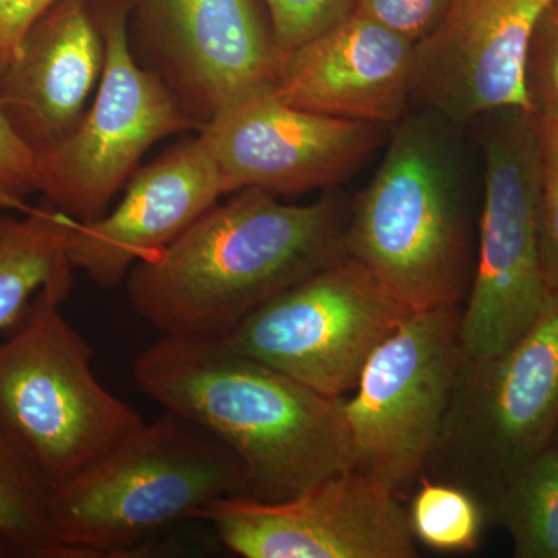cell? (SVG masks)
I'll return each mask as SVG.
<instances>
[{
    "instance_id": "6da1fadb",
    "label": "cell",
    "mask_w": 558,
    "mask_h": 558,
    "mask_svg": "<svg viewBox=\"0 0 558 558\" xmlns=\"http://www.w3.org/2000/svg\"><path fill=\"white\" fill-rule=\"evenodd\" d=\"M132 373L143 395L236 454L242 497L284 501L354 468L344 398L319 395L220 339L160 336Z\"/></svg>"
},
{
    "instance_id": "7a4b0ae2",
    "label": "cell",
    "mask_w": 558,
    "mask_h": 558,
    "mask_svg": "<svg viewBox=\"0 0 558 558\" xmlns=\"http://www.w3.org/2000/svg\"><path fill=\"white\" fill-rule=\"evenodd\" d=\"M340 197L282 204L260 189L216 204L128 275L132 310L160 336L222 339L245 315L347 253Z\"/></svg>"
},
{
    "instance_id": "3957f363",
    "label": "cell",
    "mask_w": 558,
    "mask_h": 558,
    "mask_svg": "<svg viewBox=\"0 0 558 558\" xmlns=\"http://www.w3.org/2000/svg\"><path fill=\"white\" fill-rule=\"evenodd\" d=\"M454 130L429 110L403 117L349 213L348 255L410 312L462 306L472 284V219Z\"/></svg>"
},
{
    "instance_id": "277c9868",
    "label": "cell",
    "mask_w": 558,
    "mask_h": 558,
    "mask_svg": "<svg viewBox=\"0 0 558 558\" xmlns=\"http://www.w3.org/2000/svg\"><path fill=\"white\" fill-rule=\"evenodd\" d=\"M236 495H245L236 454L190 418L165 410L97 464L50 487L49 513L80 558L123 557Z\"/></svg>"
},
{
    "instance_id": "5b68a950",
    "label": "cell",
    "mask_w": 558,
    "mask_h": 558,
    "mask_svg": "<svg viewBox=\"0 0 558 558\" xmlns=\"http://www.w3.org/2000/svg\"><path fill=\"white\" fill-rule=\"evenodd\" d=\"M68 295L40 290L0 341V433L49 488L97 464L145 425L95 376L89 343L61 312Z\"/></svg>"
},
{
    "instance_id": "8992f818",
    "label": "cell",
    "mask_w": 558,
    "mask_h": 558,
    "mask_svg": "<svg viewBox=\"0 0 558 558\" xmlns=\"http://www.w3.org/2000/svg\"><path fill=\"white\" fill-rule=\"evenodd\" d=\"M558 429V292L512 347L462 354L422 476L457 484L490 508L499 490L553 446Z\"/></svg>"
},
{
    "instance_id": "52a82bcc",
    "label": "cell",
    "mask_w": 558,
    "mask_h": 558,
    "mask_svg": "<svg viewBox=\"0 0 558 558\" xmlns=\"http://www.w3.org/2000/svg\"><path fill=\"white\" fill-rule=\"evenodd\" d=\"M497 116L481 140L486 171L478 253L459 329L470 359L512 347L550 296L538 244V120L521 109Z\"/></svg>"
},
{
    "instance_id": "ba28073f",
    "label": "cell",
    "mask_w": 558,
    "mask_h": 558,
    "mask_svg": "<svg viewBox=\"0 0 558 558\" xmlns=\"http://www.w3.org/2000/svg\"><path fill=\"white\" fill-rule=\"evenodd\" d=\"M409 312L343 253L250 312L220 340L319 395L344 398Z\"/></svg>"
},
{
    "instance_id": "9c48e42d",
    "label": "cell",
    "mask_w": 558,
    "mask_h": 558,
    "mask_svg": "<svg viewBox=\"0 0 558 558\" xmlns=\"http://www.w3.org/2000/svg\"><path fill=\"white\" fill-rule=\"evenodd\" d=\"M462 306L409 312L369 355L344 413L354 470L402 497L424 473L459 363Z\"/></svg>"
},
{
    "instance_id": "30bf717a",
    "label": "cell",
    "mask_w": 558,
    "mask_h": 558,
    "mask_svg": "<svg viewBox=\"0 0 558 558\" xmlns=\"http://www.w3.org/2000/svg\"><path fill=\"white\" fill-rule=\"evenodd\" d=\"M98 22L106 54L94 101L68 137L38 156L39 193L80 222L108 213L159 140L196 128L163 80L135 58L128 7L106 10Z\"/></svg>"
},
{
    "instance_id": "8fae6325",
    "label": "cell",
    "mask_w": 558,
    "mask_h": 558,
    "mask_svg": "<svg viewBox=\"0 0 558 558\" xmlns=\"http://www.w3.org/2000/svg\"><path fill=\"white\" fill-rule=\"evenodd\" d=\"M201 521L245 558H416V538L400 497L349 469L284 501L219 499Z\"/></svg>"
},
{
    "instance_id": "7c38bea8",
    "label": "cell",
    "mask_w": 558,
    "mask_h": 558,
    "mask_svg": "<svg viewBox=\"0 0 558 558\" xmlns=\"http://www.w3.org/2000/svg\"><path fill=\"white\" fill-rule=\"evenodd\" d=\"M385 128L295 108L266 90L222 110L197 135L223 193L301 194L343 182L379 148Z\"/></svg>"
},
{
    "instance_id": "4fadbf2b",
    "label": "cell",
    "mask_w": 558,
    "mask_h": 558,
    "mask_svg": "<svg viewBox=\"0 0 558 558\" xmlns=\"http://www.w3.org/2000/svg\"><path fill=\"white\" fill-rule=\"evenodd\" d=\"M146 68L170 87L196 130L271 90L279 51L253 0H138Z\"/></svg>"
},
{
    "instance_id": "5bb4252c",
    "label": "cell",
    "mask_w": 558,
    "mask_h": 558,
    "mask_svg": "<svg viewBox=\"0 0 558 558\" xmlns=\"http://www.w3.org/2000/svg\"><path fill=\"white\" fill-rule=\"evenodd\" d=\"M554 0H451L414 46L411 100L459 128L498 110L531 113L526 57Z\"/></svg>"
},
{
    "instance_id": "9a60e30c",
    "label": "cell",
    "mask_w": 558,
    "mask_h": 558,
    "mask_svg": "<svg viewBox=\"0 0 558 558\" xmlns=\"http://www.w3.org/2000/svg\"><path fill=\"white\" fill-rule=\"evenodd\" d=\"M223 194L215 161L199 135L182 140L134 172L123 201L112 211L76 222L70 264L98 288H119L135 264L159 256Z\"/></svg>"
},
{
    "instance_id": "2e32d148",
    "label": "cell",
    "mask_w": 558,
    "mask_h": 558,
    "mask_svg": "<svg viewBox=\"0 0 558 558\" xmlns=\"http://www.w3.org/2000/svg\"><path fill=\"white\" fill-rule=\"evenodd\" d=\"M414 46L354 11L318 38L281 54L271 94L323 116L399 123L411 101Z\"/></svg>"
},
{
    "instance_id": "e0dca14e",
    "label": "cell",
    "mask_w": 558,
    "mask_h": 558,
    "mask_svg": "<svg viewBox=\"0 0 558 558\" xmlns=\"http://www.w3.org/2000/svg\"><path fill=\"white\" fill-rule=\"evenodd\" d=\"M105 54L100 22L87 0H58L22 40L0 81V106L38 156L86 116Z\"/></svg>"
},
{
    "instance_id": "ac0fdd59",
    "label": "cell",
    "mask_w": 558,
    "mask_h": 558,
    "mask_svg": "<svg viewBox=\"0 0 558 558\" xmlns=\"http://www.w3.org/2000/svg\"><path fill=\"white\" fill-rule=\"evenodd\" d=\"M78 220L49 202L0 216V330L16 328L32 301L46 288L72 289L69 244Z\"/></svg>"
},
{
    "instance_id": "d6986e66",
    "label": "cell",
    "mask_w": 558,
    "mask_h": 558,
    "mask_svg": "<svg viewBox=\"0 0 558 558\" xmlns=\"http://www.w3.org/2000/svg\"><path fill=\"white\" fill-rule=\"evenodd\" d=\"M487 523L508 531L515 558H558V453L553 446L499 490Z\"/></svg>"
},
{
    "instance_id": "ffe728a7",
    "label": "cell",
    "mask_w": 558,
    "mask_h": 558,
    "mask_svg": "<svg viewBox=\"0 0 558 558\" xmlns=\"http://www.w3.org/2000/svg\"><path fill=\"white\" fill-rule=\"evenodd\" d=\"M0 557L80 558L51 524L49 487L0 433Z\"/></svg>"
},
{
    "instance_id": "44dd1931",
    "label": "cell",
    "mask_w": 558,
    "mask_h": 558,
    "mask_svg": "<svg viewBox=\"0 0 558 558\" xmlns=\"http://www.w3.org/2000/svg\"><path fill=\"white\" fill-rule=\"evenodd\" d=\"M411 497L409 519L416 542L440 554L478 548L487 517L478 499L465 488L421 476Z\"/></svg>"
},
{
    "instance_id": "7402d4cb",
    "label": "cell",
    "mask_w": 558,
    "mask_h": 558,
    "mask_svg": "<svg viewBox=\"0 0 558 558\" xmlns=\"http://www.w3.org/2000/svg\"><path fill=\"white\" fill-rule=\"evenodd\" d=\"M279 54L299 49L354 13L355 0H264Z\"/></svg>"
},
{
    "instance_id": "603a6c76",
    "label": "cell",
    "mask_w": 558,
    "mask_h": 558,
    "mask_svg": "<svg viewBox=\"0 0 558 558\" xmlns=\"http://www.w3.org/2000/svg\"><path fill=\"white\" fill-rule=\"evenodd\" d=\"M529 108L538 120L558 121V0L542 14L526 57Z\"/></svg>"
},
{
    "instance_id": "cb8c5ba5",
    "label": "cell",
    "mask_w": 558,
    "mask_h": 558,
    "mask_svg": "<svg viewBox=\"0 0 558 558\" xmlns=\"http://www.w3.org/2000/svg\"><path fill=\"white\" fill-rule=\"evenodd\" d=\"M538 137L539 259L546 284L558 292V121L538 120Z\"/></svg>"
},
{
    "instance_id": "d4e9b609",
    "label": "cell",
    "mask_w": 558,
    "mask_h": 558,
    "mask_svg": "<svg viewBox=\"0 0 558 558\" xmlns=\"http://www.w3.org/2000/svg\"><path fill=\"white\" fill-rule=\"evenodd\" d=\"M450 3L451 0H355L354 11L417 44L435 31Z\"/></svg>"
},
{
    "instance_id": "484cf974",
    "label": "cell",
    "mask_w": 558,
    "mask_h": 558,
    "mask_svg": "<svg viewBox=\"0 0 558 558\" xmlns=\"http://www.w3.org/2000/svg\"><path fill=\"white\" fill-rule=\"evenodd\" d=\"M39 186L38 154L17 134L0 106V194L25 201Z\"/></svg>"
},
{
    "instance_id": "4316f807",
    "label": "cell",
    "mask_w": 558,
    "mask_h": 558,
    "mask_svg": "<svg viewBox=\"0 0 558 558\" xmlns=\"http://www.w3.org/2000/svg\"><path fill=\"white\" fill-rule=\"evenodd\" d=\"M58 0H0V81L16 58L22 40Z\"/></svg>"
},
{
    "instance_id": "83f0119b",
    "label": "cell",
    "mask_w": 558,
    "mask_h": 558,
    "mask_svg": "<svg viewBox=\"0 0 558 558\" xmlns=\"http://www.w3.org/2000/svg\"><path fill=\"white\" fill-rule=\"evenodd\" d=\"M0 208L2 209H14V211L27 213L33 207L25 204V201L13 199V197L3 196L0 194Z\"/></svg>"
},
{
    "instance_id": "f1b7e54d",
    "label": "cell",
    "mask_w": 558,
    "mask_h": 558,
    "mask_svg": "<svg viewBox=\"0 0 558 558\" xmlns=\"http://www.w3.org/2000/svg\"><path fill=\"white\" fill-rule=\"evenodd\" d=\"M553 447H554V449L557 450V453H558V429L556 433V438H554V440H553Z\"/></svg>"
}]
</instances>
